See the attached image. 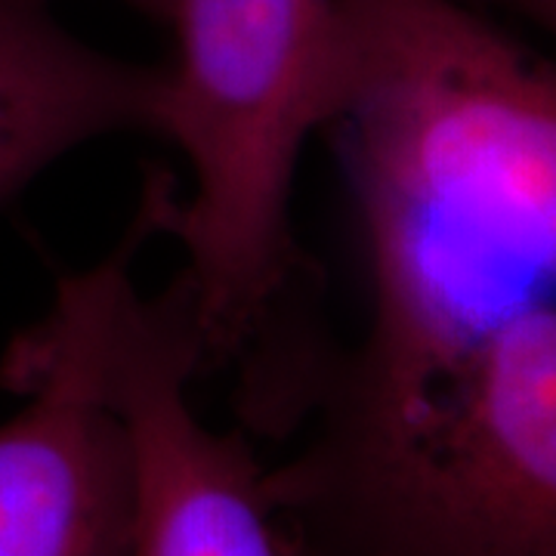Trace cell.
Returning a JSON list of instances; mask_svg holds the SVG:
<instances>
[{"mask_svg":"<svg viewBox=\"0 0 556 556\" xmlns=\"http://www.w3.org/2000/svg\"><path fill=\"white\" fill-rule=\"evenodd\" d=\"M38 3H53V0H38ZM121 3H127L130 10H137L139 16H146V20L159 22L161 28L167 25V16H170V10H174V0H121Z\"/></svg>","mask_w":556,"mask_h":556,"instance_id":"ba28073f","label":"cell"},{"mask_svg":"<svg viewBox=\"0 0 556 556\" xmlns=\"http://www.w3.org/2000/svg\"><path fill=\"white\" fill-rule=\"evenodd\" d=\"M479 10H504L510 16L532 22L556 38V0H464Z\"/></svg>","mask_w":556,"mask_h":556,"instance_id":"52a82bcc","label":"cell"},{"mask_svg":"<svg viewBox=\"0 0 556 556\" xmlns=\"http://www.w3.org/2000/svg\"><path fill=\"white\" fill-rule=\"evenodd\" d=\"M0 556L134 554V455L102 393L78 269L0 356Z\"/></svg>","mask_w":556,"mask_h":556,"instance_id":"5b68a950","label":"cell"},{"mask_svg":"<svg viewBox=\"0 0 556 556\" xmlns=\"http://www.w3.org/2000/svg\"><path fill=\"white\" fill-rule=\"evenodd\" d=\"M164 28L155 137L189 186L155 167L161 236L186 254L201 375L239 368V417H257L318 343L291 201L303 149L346 102L350 0H174Z\"/></svg>","mask_w":556,"mask_h":556,"instance_id":"3957f363","label":"cell"},{"mask_svg":"<svg viewBox=\"0 0 556 556\" xmlns=\"http://www.w3.org/2000/svg\"><path fill=\"white\" fill-rule=\"evenodd\" d=\"M285 541H288V556H343V554H331V551H321L316 544L303 541L300 535H294L288 526H285Z\"/></svg>","mask_w":556,"mask_h":556,"instance_id":"9c48e42d","label":"cell"},{"mask_svg":"<svg viewBox=\"0 0 556 556\" xmlns=\"http://www.w3.org/2000/svg\"><path fill=\"white\" fill-rule=\"evenodd\" d=\"M152 239L159 217L142 199L124 239L78 269L102 393L134 455L130 556H288L266 467L248 437L214 430L192 405V383L204 375L182 278L152 298L134 276Z\"/></svg>","mask_w":556,"mask_h":556,"instance_id":"277c9868","label":"cell"},{"mask_svg":"<svg viewBox=\"0 0 556 556\" xmlns=\"http://www.w3.org/2000/svg\"><path fill=\"white\" fill-rule=\"evenodd\" d=\"M340 134L368 278L556 298V62L464 0H350Z\"/></svg>","mask_w":556,"mask_h":556,"instance_id":"7a4b0ae2","label":"cell"},{"mask_svg":"<svg viewBox=\"0 0 556 556\" xmlns=\"http://www.w3.org/2000/svg\"><path fill=\"white\" fill-rule=\"evenodd\" d=\"M266 470L281 522L343 556H556V300L402 358L321 346Z\"/></svg>","mask_w":556,"mask_h":556,"instance_id":"6da1fadb","label":"cell"},{"mask_svg":"<svg viewBox=\"0 0 556 556\" xmlns=\"http://www.w3.org/2000/svg\"><path fill=\"white\" fill-rule=\"evenodd\" d=\"M161 65L72 35L38 0H0V207L80 146L152 134Z\"/></svg>","mask_w":556,"mask_h":556,"instance_id":"8992f818","label":"cell"}]
</instances>
